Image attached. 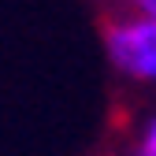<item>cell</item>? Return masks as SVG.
Segmentation results:
<instances>
[{
    "instance_id": "1",
    "label": "cell",
    "mask_w": 156,
    "mask_h": 156,
    "mask_svg": "<svg viewBox=\"0 0 156 156\" xmlns=\"http://www.w3.org/2000/svg\"><path fill=\"white\" fill-rule=\"evenodd\" d=\"M104 48H108V60L119 74L156 86V23L152 19L126 15V19L108 23Z\"/></svg>"
},
{
    "instance_id": "2",
    "label": "cell",
    "mask_w": 156,
    "mask_h": 156,
    "mask_svg": "<svg viewBox=\"0 0 156 156\" xmlns=\"http://www.w3.org/2000/svg\"><path fill=\"white\" fill-rule=\"evenodd\" d=\"M134 156H156V119L141 130V138H138V152Z\"/></svg>"
},
{
    "instance_id": "3",
    "label": "cell",
    "mask_w": 156,
    "mask_h": 156,
    "mask_svg": "<svg viewBox=\"0 0 156 156\" xmlns=\"http://www.w3.org/2000/svg\"><path fill=\"white\" fill-rule=\"evenodd\" d=\"M130 4H134V15H145L156 23V0H130Z\"/></svg>"
}]
</instances>
